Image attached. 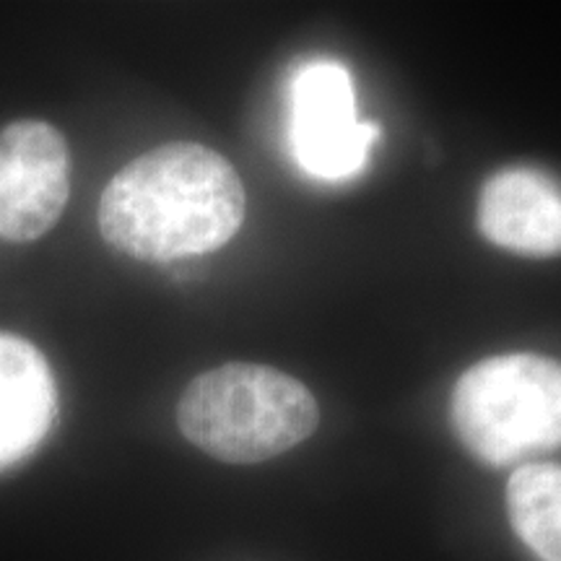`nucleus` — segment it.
<instances>
[{
	"instance_id": "f257e3e1",
	"label": "nucleus",
	"mask_w": 561,
	"mask_h": 561,
	"mask_svg": "<svg viewBox=\"0 0 561 561\" xmlns=\"http://www.w3.org/2000/svg\"><path fill=\"white\" fill-rule=\"evenodd\" d=\"M240 174L201 144H164L125 164L100 201V231L112 248L146 263L206 255L244 221Z\"/></svg>"
},
{
	"instance_id": "f03ea898",
	"label": "nucleus",
	"mask_w": 561,
	"mask_h": 561,
	"mask_svg": "<svg viewBox=\"0 0 561 561\" xmlns=\"http://www.w3.org/2000/svg\"><path fill=\"white\" fill-rule=\"evenodd\" d=\"M310 390L263 364L231 362L203 371L178 403L182 437L221 462L252 466L291 450L318 430Z\"/></svg>"
},
{
	"instance_id": "7ed1b4c3",
	"label": "nucleus",
	"mask_w": 561,
	"mask_h": 561,
	"mask_svg": "<svg viewBox=\"0 0 561 561\" xmlns=\"http://www.w3.org/2000/svg\"><path fill=\"white\" fill-rule=\"evenodd\" d=\"M453 426L466 450L502 468L561 447V362L502 354L462 371Z\"/></svg>"
},
{
	"instance_id": "20e7f679",
	"label": "nucleus",
	"mask_w": 561,
	"mask_h": 561,
	"mask_svg": "<svg viewBox=\"0 0 561 561\" xmlns=\"http://www.w3.org/2000/svg\"><path fill=\"white\" fill-rule=\"evenodd\" d=\"M380 138L375 123L359 121L351 73L335 60L301 66L291 83L294 159L318 180L341 182L364 170Z\"/></svg>"
},
{
	"instance_id": "39448f33",
	"label": "nucleus",
	"mask_w": 561,
	"mask_h": 561,
	"mask_svg": "<svg viewBox=\"0 0 561 561\" xmlns=\"http://www.w3.org/2000/svg\"><path fill=\"white\" fill-rule=\"evenodd\" d=\"M70 195V157L58 128L13 121L0 130V240L21 244L58 224Z\"/></svg>"
},
{
	"instance_id": "423d86ee",
	"label": "nucleus",
	"mask_w": 561,
	"mask_h": 561,
	"mask_svg": "<svg viewBox=\"0 0 561 561\" xmlns=\"http://www.w3.org/2000/svg\"><path fill=\"white\" fill-rule=\"evenodd\" d=\"M479 229L496 248L528 257L561 255V185L533 167H510L483 185Z\"/></svg>"
},
{
	"instance_id": "0eeeda50",
	"label": "nucleus",
	"mask_w": 561,
	"mask_h": 561,
	"mask_svg": "<svg viewBox=\"0 0 561 561\" xmlns=\"http://www.w3.org/2000/svg\"><path fill=\"white\" fill-rule=\"evenodd\" d=\"M58 419V385L42 351L0 333V471L37 450Z\"/></svg>"
},
{
	"instance_id": "6e6552de",
	"label": "nucleus",
	"mask_w": 561,
	"mask_h": 561,
	"mask_svg": "<svg viewBox=\"0 0 561 561\" xmlns=\"http://www.w3.org/2000/svg\"><path fill=\"white\" fill-rule=\"evenodd\" d=\"M507 515L538 561H561V466L528 462L510 476Z\"/></svg>"
}]
</instances>
